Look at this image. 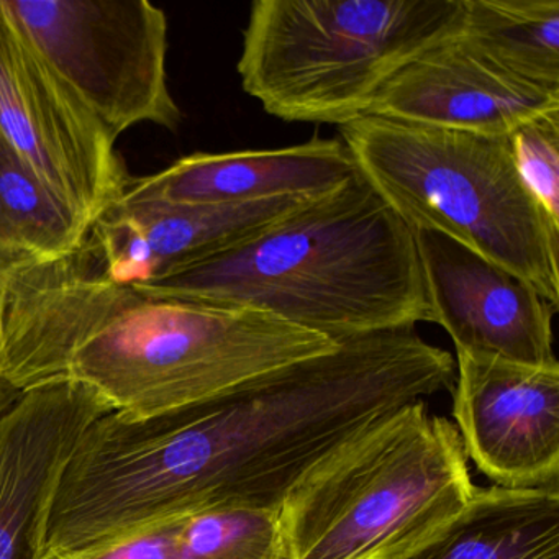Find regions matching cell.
Returning <instances> with one entry per match:
<instances>
[{
  "mask_svg": "<svg viewBox=\"0 0 559 559\" xmlns=\"http://www.w3.org/2000/svg\"><path fill=\"white\" fill-rule=\"evenodd\" d=\"M313 201L317 199L214 205L117 202L94 222L87 241L110 281L135 286L221 253Z\"/></svg>",
  "mask_w": 559,
  "mask_h": 559,
  "instance_id": "7c38bea8",
  "label": "cell"
},
{
  "mask_svg": "<svg viewBox=\"0 0 559 559\" xmlns=\"http://www.w3.org/2000/svg\"><path fill=\"white\" fill-rule=\"evenodd\" d=\"M397 559H559V487H483Z\"/></svg>",
  "mask_w": 559,
  "mask_h": 559,
  "instance_id": "5bb4252c",
  "label": "cell"
},
{
  "mask_svg": "<svg viewBox=\"0 0 559 559\" xmlns=\"http://www.w3.org/2000/svg\"><path fill=\"white\" fill-rule=\"evenodd\" d=\"M463 21L464 0H257L238 76L270 116L342 127Z\"/></svg>",
  "mask_w": 559,
  "mask_h": 559,
  "instance_id": "5b68a950",
  "label": "cell"
},
{
  "mask_svg": "<svg viewBox=\"0 0 559 559\" xmlns=\"http://www.w3.org/2000/svg\"><path fill=\"white\" fill-rule=\"evenodd\" d=\"M112 408L70 378L34 385L0 417V559H41L61 473L87 427Z\"/></svg>",
  "mask_w": 559,
  "mask_h": 559,
  "instance_id": "30bf717a",
  "label": "cell"
},
{
  "mask_svg": "<svg viewBox=\"0 0 559 559\" xmlns=\"http://www.w3.org/2000/svg\"><path fill=\"white\" fill-rule=\"evenodd\" d=\"M93 222L0 136V248L57 260L86 243Z\"/></svg>",
  "mask_w": 559,
  "mask_h": 559,
  "instance_id": "2e32d148",
  "label": "cell"
},
{
  "mask_svg": "<svg viewBox=\"0 0 559 559\" xmlns=\"http://www.w3.org/2000/svg\"><path fill=\"white\" fill-rule=\"evenodd\" d=\"M523 185L559 224V116L542 117L510 135Z\"/></svg>",
  "mask_w": 559,
  "mask_h": 559,
  "instance_id": "ac0fdd59",
  "label": "cell"
},
{
  "mask_svg": "<svg viewBox=\"0 0 559 559\" xmlns=\"http://www.w3.org/2000/svg\"><path fill=\"white\" fill-rule=\"evenodd\" d=\"M460 38L506 73L559 90V0H464Z\"/></svg>",
  "mask_w": 559,
  "mask_h": 559,
  "instance_id": "9a60e30c",
  "label": "cell"
},
{
  "mask_svg": "<svg viewBox=\"0 0 559 559\" xmlns=\"http://www.w3.org/2000/svg\"><path fill=\"white\" fill-rule=\"evenodd\" d=\"M368 116L486 136L559 116V90L526 83L474 53L460 35L425 51L379 91Z\"/></svg>",
  "mask_w": 559,
  "mask_h": 559,
  "instance_id": "8fae6325",
  "label": "cell"
},
{
  "mask_svg": "<svg viewBox=\"0 0 559 559\" xmlns=\"http://www.w3.org/2000/svg\"><path fill=\"white\" fill-rule=\"evenodd\" d=\"M453 415L467 457L496 486L558 487L559 365L456 352Z\"/></svg>",
  "mask_w": 559,
  "mask_h": 559,
  "instance_id": "ba28073f",
  "label": "cell"
},
{
  "mask_svg": "<svg viewBox=\"0 0 559 559\" xmlns=\"http://www.w3.org/2000/svg\"><path fill=\"white\" fill-rule=\"evenodd\" d=\"M356 168L412 228L443 235L559 304V224L526 189L510 136L365 116L340 127Z\"/></svg>",
  "mask_w": 559,
  "mask_h": 559,
  "instance_id": "3957f363",
  "label": "cell"
},
{
  "mask_svg": "<svg viewBox=\"0 0 559 559\" xmlns=\"http://www.w3.org/2000/svg\"><path fill=\"white\" fill-rule=\"evenodd\" d=\"M45 60L110 139L140 123L176 130L166 73L168 19L148 0H4Z\"/></svg>",
  "mask_w": 559,
  "mask_h": 559,
  "instance_id": "8992f818",
  "label": "cell"
},
{
  "mask_svg": "<svg viewBox=\"0 0 559 559\" xmlns=\"http://www.w3.org/2000/svg\"><path fill=\"white\" fill-rule=\"evenodd\" d=\"M457 428L417 401L336 448L290 490V559H397L473 496Z\"/></svg>",
  "mask_w": 559,
  "mask_h": 559,
  "instance_id": "277c9868",
  "label": "cell"
},
{
  "mask_svg": "<svg viewBox=\"0 0 559 559\" xmlns=\"http://www.w3.org/2000/svg\"><path fill=\"white\" fill-rule=\"evenodd\" d=\"M0 136L91 222L130 176L116 142L0 0Z\"/></svg>",
  "mask_w": 559,
  "mask_h": 559,
  "instance_id": "52a82bcc",
  "label": "cell"
},
{
  "mask_svg": "<svg viewBox=\"0 0 559 559\" xmlns=\"http://www.w3.org/2000/svg\"><path fill=\"white\" fill-rule=\"evenodd\" d=\"M21 394L22 392L15 391V389H12L8 382L0 379V417H2V415H4L5 412H8L9 408L17 402L19 395Z\"/></svg>",
  "mask_w": 559,
  "mask_h": 559,
  "instance_id": "ffe728a7",
  "label": "cell"
},
{
  "mask_svg": "<svg viewBox=\"0 0 559 559\" xmlns=\"http://www.w3.org/2000/svg\"><path fill=\"white\" fill-rule=\"evenodd\" d=\"M430 322L447 330L456 352L516 365H559L552 349L558 306L535 287L463 245L414 230Z\"/></svg>",
  "mask_w": 559,
  "mask_h": 559,
  "instance_id": "9c48e42d",
  "label": "cell"
},
{
  "mask_svg": "<svg viewBox=\"0 0 559 559\" xmlns=\"http://www.w3.org/2000/svg\"><path fill=\"white\" fill-rule=\"evenodd\" d=\"M358 173L342 139H313L276 150L195 153L169 168L130 178L123 204H250L319 199Z\"/></svg>",
  "mask_w": 559,
  "mask_h": 559,
  "instance_id": "4fadbf2b",
  "label": "cell"
},
{
  "mask_svg": "<svg viewBox=\"0 0 559 559\" xmlns=\"http://www.w3.org/2000/svg\"><path fill=\"white\" fill-rule=\"evenodd\" d=\"M133 287L257 310L333 342L430 322L414 230L359 171L267 230Z\"/></svg>",
  "mask_w": 559,
  "mask_h": 559,
  "instance_id": "7a4b0ae2",
  "label": "cell"
},
{
  "mask_svg": "<svg viewBox=\"0 0 559 559\" xmlns=\"http://www.w3.org/2000/svg\"><path fill=\"white\" fill-rule=\"evenodd\" d=\"M155 523L163 559H290L281 509L222 503Z\"/></svg>",
  "mask_w": 559,
  "mask_h": 559,
  "instance_id": "e0dca14e",
  "label": "cell"
},
{
  "mask_svg": "<svg viewBox=\"0 0 559 559\" xmlns=\"http://www.w3.org/2000/svg\"><path fill=\"white\" fill-rule=\"evenodd\" d=\"M336 345L257 310L114 283L86 240L57 260L25 254L12 271L0 379L24 392L70 378L122 417L145 418L211 401Z\"/></svg>",
  "mask_w": 559,
  "mask_h": 559,
  "instance_id": "6da1fadb",
  "label": "cell"
},
{
  "mask_svg": "<svg viewBox=\"0 0 559 559\" xmlns=\"http://www.w3.org/2000/svg\"><path fill=\"white\" fill-rule=\"evenodd\" d=\"M24 253L0 248V366L4 356V307L8 296L9 283H11L12 271L15 264L22 260Z\"/></svg>",
  "mask_w": 559,
  "mask_h": 559,
  "instance_id": "d6986e66",
  "label": "cell"
}]
</instances>
